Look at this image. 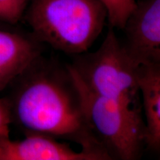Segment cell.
<instances>
[{"label": "cell", "instance_id": "6", "mask_svg": "<svg viewBox=\"0 0 160 160\" xmlns=\"http://www.w3.org/2000/svg\"><path fill=\"white\" fill-rule=\"evenodd\" d=\"M0 160H99L83 151H76L55 138L35 133H26L19 141L10 138L0 144Z\"/></svg>", "mask_w": 160, "mask_h": 160}, {"label": "cell", "instance_id": "8", "mask_svg": "<svg viewBox=\"0 0 160 160\" xmlns=\"http://www.w3.org/2000/svg\"><path fill=\"white\" fill-rule=\"evenodd\" d=\"M139 87L145 114V145L160 150V64L139 65Z\"/></svg>", "mask_w": 160, "mask_h": 160}, {"label": "cell", "instance_id": "1", "mask_svg": "<svg viewBox=\"0 0 160 160\" xmlns=\"http://www.w3.org/2000/svg\"><path fill=\"white\" fill-rule=\"evenodd\" d=\"M12 121L25 133H35L77 144L99 160L112 159L86 122L79 91L68 68L39 56L14 81Z\"/></svg>", "mask_w": 160, "mask_h": 160}, {"label": "cell", "instance_id": "11", "mask_svg": "<svg viewBox=\"0 0 160 160\" xmlns=\"http://www.w3.org/2000/svg\"><path fill=\"white\" fill-rule=\"evenodd\" d=\"M12 113L9 99L0 98V137H9Z\"/></svg>", "mask_w": 160, "mask_h": 160}, {"label": "cell", "instance_id": "5", "mask_svg": "<svg viewBox=\"0 0 160 160\" xmlns=\"http://www.w3.org/2000/svg\"><path fill=\"white\" fill-rule=\"evenodd\" d=\"M124 45L142 64H160V0L137 3L123 28Z\"/></svg>", "mask_w": 160, "mask_h": 160}, {"label": "cell", "instance_id": "4", "mask_svg": "<svg viewBox=\"0 0 160 160\" xmlns=\"http://www.w3.org/2000/svg\"><path fill=\"white\" fill-rule=\"evenodd\" d=\"M70 67L97 94L139 108L140 64L118 39L113 28L94 52L76 56Z\"/></svg>", "mask_w": 160, "mask_h": 160}, {"label": "cell", "instance_id": "3", "mask_svg": "<svg viewBox=\"0 0 160 160\" xmlns=\"http://www.w3.org/2000/svg\"><path fill=\"white\" fill-rule=\"evenodd\" d=\"M79 91L88 126L112 159L134 160L145 144V125L139 108L97 94L67 65Z\"/></svg>", "mask_w": 160, "mask_h": 160}, {"label": "cell", "instance_id": "9", "mask_svg": "<svg viewBox=\"0 0 160 160\" xmlns=\"http://www.w3.org/2000/svg\"><path fill=\"white\" fill-rule=\"evenodd\" d=\"M105 5L111 28L123 29L137 5L136 0H99Z\"/></svg>", "mask_w": 160, "mask_h": 160}, {"label": "cell", "instance_id": "12", "mask_svg": "<svg viewBox=\"0 0 160 160\" xmlns=\"http://www.w3.org/2000/svg\"><path fill=\"white\" fill-rule=\"evenodd\" d=\"M7 138H9V137H0V144H1L2 142L3 141L4 139H7Z\"/></svg>", "mask_w": 160, "mask_h": 160}, {"label": "cell", "instance_id": "10", "mask_svg": "<svg viewBox=\"0 0 160 160\" xmlns=\"http://www.w3.org/2000/svg\"><path fill=\"white\" fill-rule=\"evenodd\" d=\"M31 0H0V21L14 25L24 17Z\"/></svg>", "mask_w": 160, "mask_h": 160}, {"label": "cell", "instance_id": "2", "mask_svg": "<svg viewBox=\"0 0 160 160\" xmlns=\"http://www.w3.org/2000/svg\"><path fill=\"white\" fill-rule=\"evenodd\" d=\"M24 16L40 43L74 56L88 51L108 19L99 0H31Z\"/></svg>", "mask_w": 160, "mask_h": 160}, {"label": "cell", "instance_id": "7", "mask_svg": "<svg viewBox=\"0 0 160 160\" xmlns=\"http://www.w3.org/2000/svg\"><path fill=\"white\" fill-rule=\"evenodd\" d=\"M39 44L33 35L0 28V91L41 56Z\"/></svg>", "mask_w": 160, "mask_h": 160}]
</instances>
